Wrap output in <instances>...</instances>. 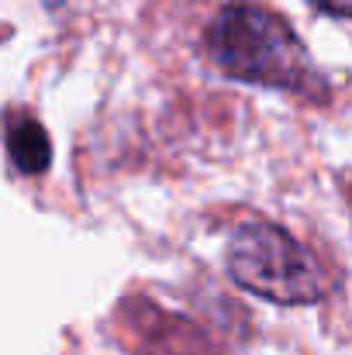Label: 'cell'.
I'll use <instances>...</instances> for the list:
<instances>
[{"mask_svg":"<svg viewBox=\"0 0 352 355\" xmlns=\"http://www.w3.org/2000/svg\"><path fill=\"white\" fill-rule=\"evenodd\" d=\"M7 155L24 176H38L49 169L52 145H49L45 128L31 114H17V111L7 114Z\"/></svg>","mask_w":352,"mask_h":355,"instance_id":"cell-3","label":"cell"},{"mask_svg":"<svg viewBox=\"0 0 352 355\" xmlns=\"http://www.w3.org/2000/svg\"><path fill=\"white\" fill-rule=\"evenodd\" d=\"M208 55L225 76L242 83L308 97H321L325 90V80L315 73L294 28L259 3H232L218 10L208 28Z\"/></svg>","mask_w":352,"mask_h":355,"instance_id":"cell-1","label":"cell"},{"mask_svg":"<svg viewBox=\"0 0 352 355\" xmlns=\"http://www.w3.org/2000/svg\"><path fill=\"white\" fill-rule=\"evenodd\" d=\"M318 10L335 14V17H352V0H311Z\"/></svg>","mask_w":352,"mask_h":355,"instance_id":"cell-4","label":"cell"},{"mask_svg":"<svg viewBox=\"0 0 352 355\" xmlns=\"http://www.w3.org/2000/svg\"><path fill=\"white\" fill-rule=\"evenodd\" d=\"M228 272L238 286L283 307L315 304L328 290L318 259L276 225H242L228 241Z\"/></svg>","mask_w":352,"mask_h":355,"instance_id":"cell-2","label":"cell"}]
</instances>
